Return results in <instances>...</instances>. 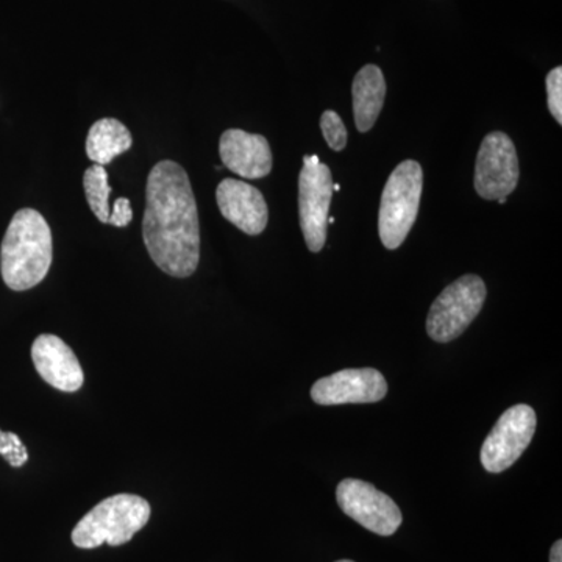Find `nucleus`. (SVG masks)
<instances>
[{
  "instance_id": "nucleus-14",
  "label": "nucleus",
  "mask_w": 562,
  "mask_h": 562,
  "mask_svg": "<svg viewBox=\"0 0 562 562\" xmlns=\"http://www.w3.org/2000/svg\"><path fill=\"white\" fill-rule=\"evenodd\" d=\"M353 116L358 131H371L382 113L384 98H386V81L382 69L375 65L361 68L355 76L353 87Z\"/></svg>"
},
{
  "instance_id": "nucleus-11",
  "label": "nucleus",
  "mask_w": 562,
  "mask_h": 562,
  "mask_svg": "<svg viewBox=\"0 0 562 562\" xmlns=\"http://www.w3.org/2000/svg\"><path fill=\"white\" fill-rule=\"evenodd\" d=\"M32 360L41 379L55 390L76 392L83 386L85 373L79 358L58 336L40 335L32 346Z\"/></svg>"
},
{
  "instance_id": "nucleus-8",
  "label": "nucleus",
  "mask_w": 562,
  "mask_h": 562,
  "mask_svg": "<svg viewBox=\"0 0 562 562\" xmlns=\"http://www.w3.org/2000/svg\"><path fill=\"white\" fill-rule=\"evenodd\" d=\"M336 501L344 514L375 535L392 536L403 522L397 503L362 480H342L336 490Z\"/></svg>"
},
{
  "instance_id": "nucleus-6",
  "label": "nucleus",
  "mask_w": 562,
  "mask_h": 562,
  "mask_svg": "<svg viewBox=\"0 0 562 562\" xmlns=\"http://www.w3.org/2000/svg\"><path fill=\"white\" fill-rule=\"evenodd\" d=\"M333 199L331 171L317 155L303 158L299 177V216L308 249L317 254L327 241L328 211Z\"/></svg>"
},
{
  "instance_id": "nucleus-7",
  "label": "nucleus",
  "mask_w": 562,
  "mask_h": 562,
  "mask_svg": "<svg viewBox=\"0 0 562 562\" xmlns=\"http://www.w3.org/2000/svg\"><path fill=\"white\" fill-rule=\"evenodd\" d=\"M538 417L530 405H514L502 414L482 447L480 460L490 473L512 468L522 457L535 436Z\"/></svg>"
},
{
  "instance_id": "nucleus-9",
  "label": "nucleus",
  "mask_w": 562,
  "mask_h": 562,
  "mask_svg": "<svg viewBox=\"0 0 562 562\" xmlns=\"http://www.w3.org/2000/svg\"><path fill=\"white\" fill-rule=\"evenodd\" d=\"M516 146L505 133H490L480 146L475 166V190L484 201L506 199L519 183Z\"/></svg>"
},
{
  "instance_id": "nucleus-18",
  "label": "nucleus",
  "mask_w": 562,
  "mask_h": 562,
  "mask_svg": "<svg viewBox=\"0 0 562 562\" xmlns=\"http://www.w3.org/2000/svg\"><path fill=\"white\" fill-rule=\"evenodd\" d=\"M0 457L9 462L11 468L18 469L29 461V450L20 436L0 430Z\"/></svg>"
},
{
  "instance_id": "nucleus-10",
  "label": "nucleus",
  "mask_w": 562,
  "mask_h": 562,
  "mask_svg": "<svg viewBox=\"0 0 562 562\" xmlns=\"http://www.w3.org/2000/svg\"><path fill=\"white\" fill-rule=\"evenodd\" d=\"M386 394V379L372 368L344 369L317 380L312 387L313 401L324 406L376 403Z\"/></svg>"
},
{
  "instance_id": "nucleus-5",
  "label": "nucleus",
  "mask_w": 562,
  "mask_h": 562,
  "mask_svg": "<svg viewBox=\"0 0 562 562\" xmlns=\"http://www.w3.org/2000/svg\"><path fill=\"white\" fill-rule=\"evenodd\" d=\"M486 284L479 276L461 277L432 303L427 317L428 336L436 342H450L465 331L482 312Z\"/></svg>"
},
{
  "instance_id": "nucleus-22",
  "label": "nucleus",
  "mask_w": 562,
  "mask_h": 562,
  "mask_svg": "<svg viewBox=\"0 0 562 562\" xmlns=\"http://www.w3.org/2000/svg\"><path fill=\"white\" fill-rule=\"evenodd\" d=\"M341 190V187H339L338 183L333 184V191H339Z\"/></svg>"
},
{
  "instance_id": "nucleus-24",
  "label": "nucleus",
  "mask_w": 562,
  "mask_h": 562,
  "mask_svg": "<svg viewBox=\"0 0 562 562\" xmlns=\"http://www.w3.org/2000/svg\"><path fill=\"white\" fill-rule=\"evenodd\" d=\"M336 562H353V561H349V560H341V561H336Z\"/></svg>"
},
{
  "instance_id": "nucleus-23",
  "label": "nucleus",
  "mask_w": 562,
  "mask_h": 562,
  "mask_svg": "<svg viewBox=\"0 0 562 562\" xmlns=\"http://www.w3.org/2000/svg\"><path fill=\"white\" fill-rule=\"evenodd\" d=\"M497 202H498V203H502V205H503V203H505V202H506V199H498V201H497Z\"/></svg>"
},
{
  "instance_id": "nucleus-21",
  "label": "nucleus",
  "mask_w": 562,
  "mask_h": 562,
  "mask_svg": "<svg viewBox=\"0 0 562 562\" xmlns=\"http://www.w3.org/2000/svg\"><path fill=\"white\" fill-rule=\"evenodd\" d=\"M550 562H562V541L553 543L552 552H550Z\"/></svg>"
},
{
  "instance_id": "nucleus-2",
  "label": "nucleus",
  "mask_w": 562,
  "mask_h": 562,
  "mask_svg": "<svg viewBox=\"0 0 562 562\" xmlns=\"http://www.w3.org/2000/svg\"><path fill=\"white\" fill-rule=\"evenodd\" d=\"M52 255V232L43 214L18 211L0 247V272L7 286L13 291L35 288L49 273Z\"/></svg>"
},
{
  "instance_id": "nucleus-1",
  "label": "nucleus",
  "mask_w": 562,
  "mask_h": 562,
  "mask_svg": "<svg viewBox=\"0 0 562 562\" xmlns=\"http://www.w3.org/2000/svg\"><path fill=\"white\" fill-rule=\"evenodd\" d=\"M143 238L151 260L168 276L187 279L201 261V224L190 177L162 160L147 179Z\"/></svg>"
},
{
  "instance_id": "nucleus-12",
  "label": "nucleus",
  "mask_w": 562,
  "mask_h": 562,
  "mask_svg": "<svg viewBox=\"0 0 562 562\" xmlns=\"http://www.w3.org/2000/svg\"><path fill=\"white\" fill-rule=\"evenodd\" d=\"M222 216L246 235L257 236L268 225V203L260 190L246 181L225 179L216 190Z\"/></svg>"
},
{
  "instance_id": "nucleus-13",
  "label": "nucleus",
  "mask_w": 562,
  "mask_h": 562,
  "mask_svg": "<svg viewBox=\"0 0 562 562\" xmlns=\"http://www.w3.org/2000/svg\"><path fill=\"white\" fill-rule=\"evenodd\" d=\"M220 154L225 168L243 179H262L272 171L271 146L265 136L231 128L222 133Z\"/></svg>"
},
{
  "instance_id": "nucleus-19",
  "label": "nucleus",
  "mask_w": 562,
  "mask_h": 562,
  "mask_svg": "<svg viewBox=\"0 0 562 562\" xmlns=\"http://www.w3.org/2000/svg\"><path fill=\"white\" fill-rule=\"evenodd\" d=\"M547 103L558 124H562V68L558 66L547 76Z\"/></svg>"
},
{
  "instance_id": "nucleus-3",
  "label": "nucleus",
  "mask_w": 562,
  "mask_h": 562,
  "mask_svg": "<svg viewBox=\"0 0 562 562\" xmlns=\"http://www.w3.org/2000/svg\"><path fill=\"white\" fill-rule=\"evenodd\" d=\"M150 505L135 494H117L94 506L72 530L74 546L98 549L102 543L111 547L131 542L150 519Z\"/></svg>"
},
{
  "instance_id": "nucleus-20",
  "label": "nucleus",
  "mask_w": 562,
  "mask_h": 562,
  "mask_svg": "<svg viewBox=\"0 0 562 562\" xmlns=\"http://www.w3.org/2000/svg\"><path fill=\"white\" fill-rule=\"evenodd\" d=\"M133 220L131 201L125 198L116 199L113 210L110 211L109 224L114 227H127Z\"/></svg>"
},
{
  "instance_id": "nucleus-16",
  "label": "nucleus",
  "mask_w": 562,
  "mask_h": 562,
  "mask_svg": "<svg viewBox=\"0 0 562 562\" xmlns=\"http://www.w3.org/2000/svg\"><path fill=\"white\" fill-rule=\"evenodd\" d=\"M83 188L92 213L102 224H109L111 187L106 169L101 165L88 168L83 176Z\"/></svg>"
},
{
  "instance_id": "nucleus-4",
  "label": "nucleus",
  "mask_w": 562,
  "mask_h": 562,
  "mask_svg": "<svg viewBox=\"0 0 562 562\" xmlns=\"http://www.w3.org/2000/svg\"><path fill=\"white\" fill-rule=\"evenodd\" d=\"M422 187L424 172L414 160L402 161L387 179L379 214L380 239L386 249H398L416 224Z\"/></svg>"
},
{
  "instance_id": "nucleus-15",
  "label": "nucleus",
  "mask_w": 562,
  "mask_h": 562,
  "mask_svg": "<svg viewBox=\"0 0 562 562\" xmlns=\"http://www.w3.org/2000/svg\"><path fill=\"white\" fill-rule=\"evenodd\" d=\"M132 133L122 122L103 117L88 133L87 155L95 165L105 166L132 147Z\"/></svg>"
},
{
  "instance_id": "nucleus-17",
  "label": "nucleus",
  "mask_w": 562,
  "mask_h": 562,
  "mask_svg": "<svg viewBox=\"0 0 562 562\" xmlns=\"http://www.w3.org/2000/svg\"><path fill=\"white\" fill-rule=\"evenodd\" d=\"M321 128L324 133V138L327 140L330 149L341 151L347 146V128L344 125L341 116L336 111L328 110L322 114Z\"/></svg>"
}]
</instances>
